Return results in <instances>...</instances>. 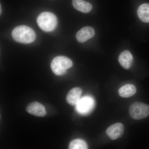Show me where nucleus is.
Instances as JSON below:
<instances>
[{
  "instance_id": "f257e3e1",
  "label": "nucleus",
  "mask_w": 149,
  "mask_h": 149,
  "mask_svg": "<svg viewBox=\"0 0 149 149\" xmlns=\"http://www.w3.org/2000/svg\"><path fill=\"white\" fill-rule=\"evenodd\" d=\"M12 36L14 40L23 44L33 42L36 37L34 30L26 25H19L15 27L12 32Z\"/></svg>"
},
{
  "instance_id": "f03ea898",
  "label": "nucleus",
  "mask_w": 149,
  "mask_h": 149,
  "mask_svg": "<svg viewBox=\"0 0 149 149\" xmlns=\"http://www.w3.org/2000/svg\"><path fill=\"white\" fill-rule=\"evenodd\" d=\"M37 23L39 27L43 31L52 32L55 29L57 25V18L53 13L45 12L40 14L38 16Z\"/></svg>"
},
{
  "instance_id": "7ed1b4c3",
  "label": "nucleus",
  "mask_w": 149,
  "mask_h": 149,
  "mask_svg": "<svg viewBox=\"0 0 149 149\" xmlns=\"http://www.w3.org/2000/svg\"><path fill=\"white\" fill-rule=\"evenodd\" d=\"M73 65L72 61L65 56H58L53 60L51 63V69L56 75L65 74L67 70Z\"/></svg>"
},
{
  "instance_id": "20e7f679",
  "label": "nucleus",
  "mask_w": 149,
  "mask_h": 149,
  "mask_svg": "<svg viewBox=\"0 0 149 149\" xmlns=\"http://www.w3.org/2000/svg\"><path fill=\"white\" fill-rule=\"evenodd\" d=\"M129 112L133 119H143L149 116V106L141 102H135L130 105Z\"/></svg>"
},
{
  "instance_id": "39448f33",
  "label": "nucleus",
  "mask_w": 149,
  "mask_h": 149,
  "mask_svg": "<svg viewBox=\"0 0 149 149\" xmlns=\"http://www.w3.org/2000/svg\"><path fill=\"white\" fill-rule=\"evenodd\" d=\"M75 106V109L79 114L88 115L92 112L95 108V100L91 96H85L81 98Z\"/></svg>"
},
{
  "instance_id": "423d86ee",
  "label": "nucleus",
  "mask_w": 149,
  "mask_h": 149,
  "mask_svg": "<svg viewBox=\"0 0 149 149\" xmlns=\"http://www.w3.org/2000/svg\"><path fill=\"white\" fill-rule=\"evenodd\" d=\"M124 132V125L120 123H115L107 129L106 133L111 139L115 140L119 139Z\"/></svg>"
},
{
  "instance_id": "0eeeda50",
  "label": "nucleus",
  "mask_w": 149,
  "mask_h": 149,
  "mask_svg": "<svg viewBox=\"0 0 149 149\" xmlns=\"http://www.w3.org/2000/svg\"><path fill=\"white\" fill-rule=\"evenodd\" d=\"M95 31L94 28L91 27H83L76 34V38L77 41L80 43H83L94 37Z\"/></svg>"
},
{
  "instance_id": "6e6552de",
  "label": "nucleus",
  "mask_w": 149,
  "mask_h": 149,
  "mask_svg": "<svg viewBox=\"0 0 149 149\" xmlns=\"http://www.w3.org/2000/svg\"><path fill=\"white\" fill-rule=\"evenodd\" d=\"M26 111L30 114L40 117H43L47 114L45 107L37 102L29 104L26 108Z\"/></svg>"
},
{
  "instance_id": "1a4fd4ad",
  "label": "nucleus",
  "mask_w": 149,
  "mask_h": 149,
  "mask_svg": "<svg viewBox=\"0 0 149 149\" xmlns=\"http://www.w3.org/2000/svg\"><path fill=\"white\" fill-rule=\"evenodd\" d=\"M83 91L79 88H74L71 89L68 94L66 100L69 104L75 106L81 99Z\"/></svg>"
},
{
  "instance_id": "9d476101",
  "label": "nucleus",
  "mask_w": 149,
  "mask_h": 149,
  "mask_svg": "<svg viewBox=\"0 0 149 149\" xmlns=\"http://www.w3.org/2000/svg\"><path fill=\"white\" fill-rule=\"evenodd\" d=\"M118 61L120 65L125 69H130L132 66L133 57L130 51L123 52L118 57Z\"/></svg>"
},
{
  "instance_id": "9b49d317",
  "label": "nucleus",
  "mask_w": 149,
  "mask_h": 149,
  "mask_svg": "<svg viewBox=\"0 0 149 149\" xmlns=\"http://www.w3.org/2000/svg\"><path fill=\"white\" fill-rule=\"evenodd\" d=\"M72 4L75 9L83 13H88L93 8L91 3L84 0H72Z\"/></svg>"
},
{
  "instance_id": "f8f14e48",
  "label": "nucleus",
  "mask_w": 149,
  "mask_h": 149,
  "mask_svg": "<svg viewBox=\"0 0 149 149\" xmlns=\"http://www.w3.org/2000/svg\"><path fill=\"white\" fill-rule=\"evenodd\" d=\"M137 13L141 21L149 23V3H144L139 7Z\"/></svg>"
},
{
  "instance_id": "ddd939ff",
  "label": "nucleus",
  "mask_w": 149,
  "mask_h": 149,
  "mask_svg": "<svg viewBox=\"0 0 149 149\" xmlns=\"http://www.w3.org/2000/svg\"><path fill=\"white\" fill-rule=\"evenodd\" d=\"M136 89L132 84H126L123 85L118 91L120 97L123 98L130 97L136 94Z\"/></svg>"
},
{
  "instance_id": "4468645a",
  "label": "nucleus",
  "mask_w": 149,
  "mask_h": 149,
  "mask_svg": "<svg viewBox=\"0 0 149 149\" xmlns=\"http://www.w3.org/2000/svg\"><path fill=\"white\" fill-rule=\"evenodd\" d=\"M69 149H88V146L85 141L81 139H75L70 142Z\"/></svg>"
},
{
  "instance_id": "2eb2a0df",
  "label": "nucleus",
  "mask_w": 149,
  "mask_h": 149,
  "mask_svg": "<svg viewBox=\"0 0 149 149\" xmlns=\"http://www.w3.org/2000/svg\"><path fill=\"white\" fill-rule=\"evenodd\" d=\"M0 9H1V11H0V12H1H1H2L1 6V7H0Z\"/></svg>"
}]
</instances>
